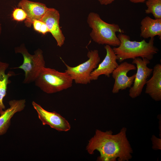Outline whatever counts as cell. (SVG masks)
Returning a JSON list of instances; mask_svg holds the SVG:
<instances>
[{"mask_svg":"<svg viewBox=\"0 0 161 161\" xmlns=\"http://www.w3.org/2000/svg\"><path fill=\"white\" fill-rule=\"evenodd\" d=\"M151 140L152 144V148L156 150H161V138H157L155 136L153 135Z\"/></svg>","mask_w":161,"mask_h":161,"instance_id":"cell-20","label":"cell"},{"mask_svg":"<svg viewBox=\"0 0 161 161\" xmlns=\"http://www.w3.org/2000/svg\"><path fill=\"white\" fill-rule=\"evenodd\" d=\"M1 25L0 23V36L1 34Z\"/></svg>","mask_w":161,"mask_h":161,"instance_id":"cell-23","label":"cell"},{"mask_svg":"<svg viewBox=\"0 0 161 161\" xmlns=\"http://www.w3.org/2000/svg\"><path fill=\"white\" fill-rule=\"evenodd\" d=\"M27 16L25 11L22 8L19 7L15 8L12 13V17L13 20L18 21H25Z\"/></svg>","mask_w":161,"mask_h":161,"instance_id":"cell-19","label":"cell"},{"mask_svg":"<svg viewBox=\"0 0 161 161\" xmlns=\"http://www.w3.org/2000/svg\"><path fill=\"white\" fill-rule=\"evenodd\" d=\"M9 66V64L0 61V115L2 114L5 110L3 100L7 94V86L10 83L9 78L15 75L13 71H9L7 73L6 71Z\"/></svg>","mask_w":161,"mask_h":161,"instance_id":"cell-16","label":"cell"},{"mask_svg":"<svg viewBox=\"0 0 161 161\" xmlns=\"http://www.w3.org/2000/svg\"><path fill=\"white\" fill-rule=\"evenodd\" d=\"M32 25L35 31L43 35H45L49 31L45 24L41 20H35L33 22Z\"/></svg>","mask_w":161,"mask_h":161,"instance_id":"cell-18","label":"cell"},{"mask_svg":"<svg viewBox=\"0 0 161 161\" xmlns=\"http://www.w3.org/2000/svg\"></svg>","mask_w":161,"mask_h":161,"instance_id":"cell-24","label":"cell"},{"mask_svg":"<svg viewBox=\"0 0 161 161\" xmlns=\"http://www.w3.org/2000/svg\"><path fill=\"white\" fill-rule=\"evenodd\" d=\"M136 67L133 64L124 62L114 70L112 73V77L114 80V83L112 90L114 94L118 93L120 90L130 88L133 84L135 74L129 77L128 72L131 70H135Z\"/></svg>","mask_w":161,"mask_h":161,"instance_id":"cell-9","label":"cell"},{"mask_svg":"<svg viewBox=\"0 0 161 161\" xmlns=\"http://www.w3.org/2000/svg\"><path fill=\"white\" fill-rule=\"evenodd\" d=\"M130 1L133 3H140L145 2L147 0H129Z\"/></svg>","mask_w":161,"mask_h":161,"instance_id":"cell-22","label":"cell"},{"mask_svg":"<svg viewBox=\"0 0 161 161\" xmlns=\"http://www.w3.org/2000/svg\"><path fill=\"white\" fill-rule=\"evenodd\" d=\"M145 2V13L152 14L155 19H161V0H147Z\"/></svg>","mask_w":161,"mask_h":161,"instance_id":"cell-17","label":"cell"},{"mask_svg":"<svg viewBox=\"0 0 161 161\" xmlns=\"http://www.w3.org/2000/svg\"><path fill=\"white\" fill-rule=\"evenodd\" d=\"M17 6L26 12L27 16L24 23L25 26L29 28L31 27L34 21L41 20L48 9L43 3L29 0H21Z\"/></svg>","mask_w":161,"mask_h":161,"instance_id":"cell-12","label":"cell"},{"mask_svg":"<svg viewBox=\"0 0 161 161\" xmlns=\"http://www.w3.org/2000/svg\"><path fill=\"white\" fill-rule=\"evenodd\" d=\"M127 129L123 127L117 134L110 130L105 132L97 129L89 141L86 150L90 154L97 150L100 161H129L132 158L133 150L126 136Z\"/></svg>","mask_w":161,"mask_h":161,"instance_id":"cell-1","label":"cell"},{"mask_svg":"<svg viewBox=\"0 0 161 161\" xmlns=\"http://www.w3.org/2000/svg\"><path fill=\"white\" fill-rule=\"evenodd\" d=\"M26 100H13L9 102L10 107L5 110L0 116V136L5 134L9 128L11 120L14 114L24 109Z\"/></svg>","mask_w":161,"mask_h":161,"instance_id":"cell-13","label":"cell"},{"mask_svg":"<svg viewBox=\"0 0 161 161\" xmlns=\"http://www.w3.org/2000/svg\"><path fill=\"white\" fill-rule=\"evenodd\" d=\"M150 63V61L145 58H137L133 59L132 64L136 65L137 71L133 85L129 91V95L131 98H135L141 94L148 78L153 72V69L147 66Z\"/></svg>","mask_w":161,"mask_h":161,"instance_id":"cell-7","label":"cell"},{"mask_svg":"<svg viewBox=\"0 0 161 161\" xmlns=\"http://www.w3.org/2000/svg\"><path fill=\"white\" fill-rule=\"evenodd\" d=\"M115 0H98L101 5H107L112 3Z\"/></svg>","mask_w":161,"mask_h":161,"instance_id":"cell-21","label":"cell"},{"mask_svg":"<svg viewBox=\"0 0 161 161\" xmlns=\"http://www.w3.org/2000/svg\"><path fill=\"white\" fill-rule=\"evenodd\" d=\"M151 78L147 80L145 93L155 101L161 100V64H156L153 69Z\"/></svg>","mask_w":161,"mask_h":161,"instance_id":"cell-14","label":"cell"},{"mask_svg":"<svg viewBox=\"0 0 161 161\" xmlns=\"http://www.w3.org/2000/svg\"><path fill=\"white\" fill-rule=\"evenodd\" d=\"M60 15L54 8H48L41 20L44 22L57 42V45L62 47L64 44L65 38L59 25Z\"/></svg>","mask_w":161,"mask_h":161,"instance_id":"cell-11","label":"cell"},{"mask_svg":"<svg viewBox=\"0 0 161 161\" xmlns=\"http://www.w3.org/2000/svg\"><path fill=\"white\" fill-rule=\"evenodd\" d=\"M15 52L20 53L23 58L21 65L13 69H22L24 72L23 83L29 84L34 82L41 69L45 67V62L41 49H38L33 55L30 54L24 44L16 47Z\"/></svg>","mask_w":161,"mask_h":161,"instance_id":"cell-5","label":"cell"},{"mask_svg":"<svg viewBox=\"0 0 161 161\" xmlns=\"http://www.w3.org/2000/svg\"><path fill=\"white\" fill-rule=\"evenodd\" d=\"M104 48L106 51V56L103 61L98 64L97 67L91 73V81L97 80L102 75L109 77L114 70L118 66L117 58L114 51L110 46L106 45Z\"/></svg>","mask_w":161,"mask_h":161,"instance_id":"cell-10","label":"cell"},{"mask_svg":"<svg viewBox=\"0 0 161 161\" xmlns=\"http://www.w3.org/2000/svg\"><path fill=\"white\" fill-rule=\"evenodd\" d=\"M87 56L88 59L86 61L75 66H70L64 63L66 68L65 72L77 84H86L90 83V75L100 61L97 50L89 51Z\"/></svg>","mask_w":161,"mask_h":161,"instance_id":"cell-6","label":"cell"},{"mask_svg":"<svg viewBox=\"0 0 161 161\" xmlns=\"http://www.w3.org/2000/svg\"><path fill=\"white\" fill-rule=\"evenodd\" d=\"M140 36L144 39L158 36L161 38V19H153L146 16L140 23Z\"/></svg>","mask_w":161,"mask_h":161,"instance_id":"cell-15","label":"cell"},{"mask_svg":"<svg viewBox=\"0 0 161 161\" xmlns=\"http://www.w3.org/2000/svg\"><path fill=\"white\" fill-rule=\"evenodd\" d=\"M87 22L92 29L90 36L95 43L114 47L119 46L120 42L116 33H124V31L118 25L104 21L98 14L93 12L88 14Z\"/></svg>","mask_w":161,"mask_h":161,"instance_id":"cell-3","label":"cell"},{"mask_svg":"<svg viewBox=\"0 0 161 161\" xmlns=\"http://www.w3.org/2000/svg\"><path fill=\"white\" fill-rule=\"evenodd\" d=\"M73 80L66 72L43 67L34 82L35 85L43 92L52 94L66 89L72 87Z\"/></svg>","mask_w":161,"mask_h":161,"instance_id":"cell-4","label":"cell"},{"mask_svg":"<svg viewBox=\"0 0 161 161\" xmlns=\"http://www.w3.org/2000/svg\"><path fill=\"white\" fill-rule=\"evenodd\" d=\"M117 36L120 44L113 49L120 62L137 58H145L150 61L159 51L158 48L154 45V38H151L147 42L144 39L140 41H131L129 36L123 33H119Z\"/></svg>","mask_w":161,"mask_h":161,"instance_id":"cell-2","label":"cell"},{"mask_svg":"<svg viewBox=\"0 0 161 161\" xmlns=\"http://www.w3.org/2000/svg\"><path fill=\"white\" fill-rule=\"evenodd\" d=\"M32 104L43 125H49L59 131H66L70 129V124L60 114L55 112H51L45 110L35 101H33Z\"/></svg>","mask_w":161,"mask_h":161,"instance_id":"cell-8","label":"cell"}]
</instances>
